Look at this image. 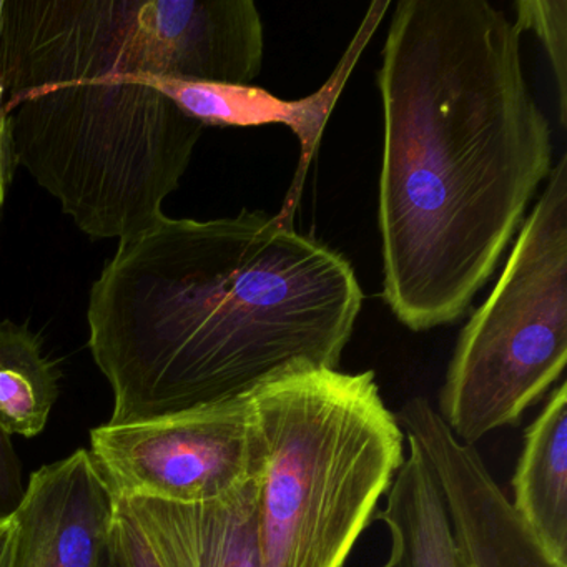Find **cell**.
Instances as JSON below:
<instances>
[{
  "label": "cell",
  "instance_id": "cell-12",
  "mask_svg": "<svg viewBox=\"0 0 567 567\" xmlns=\"http://www.w3.org/2000/svg\"><path fill=\"white\" fill-rule=\"evenodd\" d=\"M443 499L467 567H566L524 526L489 471L457 474L444 484Z\"/></svg>",
  "mask_w": 567,
  "mask_h": 567
},
{
  "label": "cell",
  "instance_id": "cell-3",
  "mask_svg": "<svg viewBox=\"0 0 567 567\" xmlns=\"http://www.w3.org/2000/svg\"><path fill=\"white\" fill-rule=\"evenodd\" d=\"M248 398L264 444V567H344L406 457L377 377L298 368Z\"/></svg>",
  "mask_w": 567,
  "mask_h": 567
},
{
  "label": "cell",
  "instance_id": "cell-19",
  "mask_svg": "<svg viewBox=\"0 0 567 567\" xmlns=\"http://www.w3.org/2000/svg\"><path fill=\"white\" fill-rule=\"evenodd\" d=\"M16 547L14 517L0 519V567H12Z\"/></svg>",
  "mask_w": 567,
  "mask_h": 567
},
{
  "label": "cell",
  "instance_id": "cell-17",
  "mask_svg": "<svg viewBox=\"0 0 567 567\" xmlns=\"http://www.w3.org/2000/svg\"><path fill=\"white\" fill-rule=\"evenodd\" d=\"M11 437L0 426V519L14 516L25 494L21 461Z\"/></svg>",
  "mask_w": 567,
  "mask_h": 567
},
{
  "label": "cell",
  "instance_id": "cell-6",
  "mask_svg": "<svg viewBox=\"0 0 567 567\" xmlns=\"http://www.w3.org/2000/svg\"><path fill=\"white\" fill-rule=\"evenodd\" d=\"M567 363V155L524 218L499 280L457 338L437 414L474 446L523 417Z\"/></svg>",
  "mask_w": 567,
  "mask_h": 567
},
{
  "label": "cell",
  "instance_id": "cell-2",
  "mask_svg": "<svg viewBox=\"0 0 567 567\" xmlns=\"http://www.w3.org/2000/svg\"><path fill=\"white\" fill-rule=\"evenodd\" d=\"M361 303L350 261L290 218L164 215L118 240L89 297L107 424L214 406L298 368L338 370Z\"/></svg>",
  "mask_w": 567,
  "mask_h": 567
},
{
  "label": "cell",
  "instance_id": "cell-18",
  "mask_svg": "<svg viewBox=\"0 0 567 567\" xmlns=\"http://www.w3.org/2000/svg\"><path fill=\"white\" fill-rule=\"evenodd\" d=\"M14 167L8 121H6L4 92L0 87V220H2V212H4L6 197H8V188L9 184H11V175Z\"/></svg>",
  "mask_w": 567,
  "mask_h": 567
},
{
  "label": "cell",
  "instance_id": "cell-7",
  "mask_svg": "<svg viewBox=\"0 0 567 567\" xmlns=\"http://www.w3.org/2000/svg\"><path fill=\"white\" fill-rule=\"evenodd\" d=\"M92 460L118 497L207 503L264 470V444L248 394L190 413L95 427Z\"/></svg>",
  "mask_w": 567,
  "mask_h": 567
},
{
  "label": "cell",
  "instance_id": "cell-20",
  "mask_svg": "<svg viewBox=\"0 0 567 567\" xmlns=\"http://www.w3.org/2000/svg\"><path fill=\"white\" fill-rule=\"evenodd\" d=\"M102 567H118L117 560H115L114 547H112V539H111V549H109L107 557H105V560H104V564H102Z\"/></svg>",
  "mask_w": 567,
  "mask_h": 567
},
{
  "label": "cell",
  "instance_id": "cell-9",
  "mask_svg": "<svg viewBox=\"0 0 567 567\" xmlns=\"http://www.w3.org/2000/svg\"><path fill=\"white\" fill-rule=\"evenodd\" d=\"M390 8L388 2H374L367 19L361 24L357 38L344 52L338 68L323 87L300 101H281L277 95L254 85H218L200 84V82L177 81V79L132 78L157 89L162 94L175 102L185 114L207 127H260V125L281 124L297 135L301 145L300 167L293 182L287 204L280 212L284 218H293L300 185L305 172L317 152L321 135L327 127L328 118L340 99L341 91L370 42L378 22L384 11Z\"/></svg>",
  "mask_w": 567,
  "mask_h": 567
},
{
  "label": "cell",
  "instance_id": "cell-21",
  "mask_svg": "<svg viewBox=\"0 0 567 567\" xmlns=\"http://www.w3.org/2000/svg\"><path fill=\"white\" fill-rule=\"evenodd\" d=\"M2 11H4V0H0V19H2Z\"/></svg>",
  "mask_w": 567,
  "mask_h": 567
},
{
  "label": "cell",
  "instance_id": "cell-11",
  "mask_svg": "<svg viewBox=\"0 0 567 567\" xmlns=\"http://www.w3.org/2000/svg\"><path fill=\"white\" fill-rule=\"evenodd\" d=\"M511 486V506L524 526L556 563L567 567L566 381L524 433Z\"/></svg>",
  "mask_w": 567,
  "mask_h": 567
},
{
  "label": "cell",
  "instance_id": "cell-14",
  "mask_svg": "<svg viewBox=\"0 0 567 567\" xmlns=\"http://www.w3.org/2000/svg\"><path fill=\"white\" fill-rule=\"evenodd\" d=\"M61 371L25 323L0 321V426L34 437L48 426L59 398Z\"/></svg>",
  "mask_w": 567,
  "mask_h": 567
},
{
  "label": "cell",
  "instance_id": "cell-13",
  "mask_svg": "<svg viewBox=\"0 0 567 567\" xmlns=\"http://www.w3.org/2000/svg\"><path fill=\"white\" fill-rule=\"evenodd\" d=\"M408 447L410 454L388 489L386 504L374 516L390 534V553L378 567H467L443 494L417 447L410 441Z\"/></svg>",
  "mask_w": 567,
  "mask_h": 567
},
{
  "label": "cell",
  "instance_id": "cell-15",
  "mask_svg": "<svg viewBox=\"0 0 567 567\" xmlns=\"http://www.w3.org/2000/svg\"><path fill=\"white\" fill-rule=\"evenodd\" d=\"M517 31H533L544 45L556 81L559 122L567 127V2L566 0H517Z\"/></svg>",
  "mask_w": 567,
  "mask_h": 567
},
{
  "label": "cell",
  "instance_id": "cell-1",
  "mask_svg": "<svg viewBox=\"0 0 567 567\" xmlns=\"http://www.w3.org/2000/svg\"><path fill=\"white\" fill-rule=\"evenodd\" d=\"M383 298L427 331L466 315L553 171L520 32L487 0H401L378 72Z\"/></svg>",
  "mask_w": 567,
  "mask_h": 567
},
{
  "label": "cell",
  "instance_id": "cell-16",
  "mask_svg": "<svg viewBox=\"0 0 567 567\" xmlns=\"http://www.w3.org/2000/svg\"><path fill=\"white\" fill-rule=\"evenodd\" d=\"M112 547H114L118 567H162L147 537L118 501L114 529H112Z\"/></svg>",
  "mask_w": 567,
  "mask_h": 567
},
{
  "label": "cell",
  "instance_id": "cell-5",
  "mask_svg": "<svg viewBox=\"0 0 567 567\" xmlns=\"http://www.w3.org/2000/svg\"><path fill=\"white\" fill-rule=\"evenodd\" d=\"M251 0H4V102L69 82L158 78L251 85L264 65Z\"/></svg>",
  "mask_w": 567,
  "mask_h": 567
},
{
  "label": "cell",
  "instance_id": "cell-4",
  "mask_svg": "<svg viewBox=\"0 0 567 567\" xmlns=\"http://www.w3.org/2000/svg\"><path fill=\"white\" fill-rule=\"evenodd\" d=\"M14 164L94 240L164 217L205 125L132 78L69 82L4 102Z\"/></svg>",
  "mask_w": 567,
  "mask_h": 567
},
{
  "label": "cell",
  "instance_id": "cell-8",
  "mask_svg": "<svg viewBox=\"0 0 567 567\" xmlns=\"http://www.w3.org/2000/svg\"><path fill=\"white\" fill-rule=\"evenodd\" d=\"M117 499L87 450L35 471L14 513L12 567H102Z\"/></svg>",
  "mask_w": 567,
  "mask_h": 567
},
{
  "label": "cell",
  "instance_id": "cell-10",
  "mask_svg": "<svg viewBox=\"0 0 567 567\" xmlns=\"http://www.w3.org/2000/svg\"><path fill=\"white\" fill-rule=\"evenodd\" d=\"M260 474L207 503L115 497L134 517L162 567H264Z\"/></svg>",
  "mask_w": 567,
  "mask_h": 567
}]
</instances>
